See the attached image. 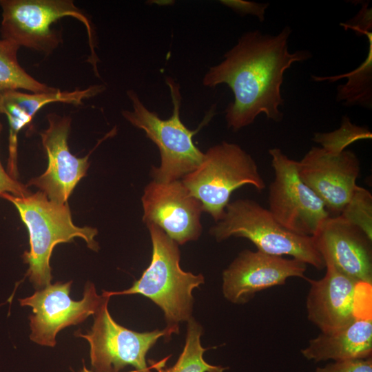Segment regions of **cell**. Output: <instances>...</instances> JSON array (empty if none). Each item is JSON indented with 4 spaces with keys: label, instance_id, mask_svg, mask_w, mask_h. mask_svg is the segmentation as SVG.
Listing matches in <instances>:
<instances>
[{
    "label": "cell",
    "instance_id": "6da1fadb",
    "mask_svg": "<svg viewBox=\"0 0 372 372\" xmlns=\"http://www.w3.org/2000/svg\"><path fill=\"white\" fill-rule=\"evenodd\" d=\"M291 32L286 26L276 35L263 34L259 30L245 33L225 54V59L204 76V86L225 83L234 93V101L225 109L229 128L238 131L248 126L261 113L273 121H282L278 107L284 103L280 90L284 72L293 63L312 56L307 50L289 51Z\"/></svg>",
    "mask_w": 372,
    "mask_h": 372
},
{
    "label": "cell",
    "instance_id": "7a4b0ae2",
    "mask_svg": "<svg viewBox=\"0 0 372 372\" xmlns=\"http://www.w3.org/2000/svg\"><path fill=\"white\" fill-rule=\"evenodd\" d=\"M0 197L11 202L17 209L29 234L30 251L22 255L29 265L25 273L37 289L51 285L52 279L50 259L54 247L70 242L76 237L83 238L90 249L97 251L99 243L94 240L96 228L77 227L72 219L68 203L50 201L42 192L25 196H15L2 193Z\"/></svg>",
    "mask_w": 372,
    "mask_h": 372
},
{
    "label": "cell",
    "instance_id": "3957f363",
    "mask_svg": "<svg viewBox=\"0 0 372 372\" xmlns=\"http://www.w3.org/2000/svg\"><path fill=\"white\" fill-rule=\"evenodd\" d=\"M146 225L152 244L149 265L130 288L103 293L110 297L141 294L163 310L167 326L178 327L179 322L192 318V291L204 283V277L183 271L180 266L178 245L157 225Z\"/></svg>",
    "mask_w": 372,
    "mask_h": 372
},
{
    "label": "cell",
    "instance_id": "277c9868",
    "mask_svg": "<svg viewBox=\"0 0 372 372\" xmlns=\"http://www.w3.org/2000/svg\"><path fill=\"white\" fill-rule=\"evenodd\" d=\"M173 103L172 116L162 119L148 110L134 90L127 92L132 101V110H123L122 115L131 125L145 132L146 136L158 147L161 154V164L152 167L153 180L169 183L180 180L196 169L201 163L204 152L194 143L193 136L204 123L211 118L210 113L198 129L187 128L180 118L181 94L180 86L171 77L165 79Z\"/></svg>",
    "mask_w": 372,
    "mask_h": 372
},
{
    "label": "cell",
    "instance_id": "5b68a950",
    "mask_svg": "<svg viewBox=\"0 0 372 372\" xmlns=\"http://www.w3.org/2000/svg\"><path fill=\"white\" fill-rule=\"evenodd\" d=\"M218 242L230 237L245 238L261 252L291 256L322 270V257L312 236H301L283 227L268 209L251 199L229 202L223 218L210 229Z\"/></svg>",
    "mask_w": 372,
    "mask_h": 372
},
{
    "label": "cell",
    "instance_id": "8992f818",
    "mask_svg": "<svg viewBox=\"0 0 372 372\" xmlns=\"http://www.w3.org/2000/svg\"><path fill=\"white\" fill-rule=\"evenodd\" d=\"M181 180L215 222L223 218L236 189L250 185L261 192L266 187L252 156L238 145L226 141L209 147L199 166Z\"/></svg>",
    "mask_w": 372,
    "mask_h": 372
},
{
    "label": "cell",
    "instance_id": "52a82bcc",
    "mask_svg": "<svg viewBox=\"0 0 372 372\" xmlns=\"http://www.w3.org/2000/svg\"><path fill=\"white\" fill-rule=\"evenodd\" d=\"M3 39L45 54L52 53L62 42L61 34L51 25L57 20L72 17L86 28L91 49L90 62L96 68L98 58L94 50L91 23L71 0H1Z\"/></svg>",
    "mask_w": 372,
    "mask_h": 372
},
{
    "label": "cell",
    "instance_id": "ba28073f",
    "mask_svg": "<svg viewBox=\"0 0 372 372\" xmlns=\"http://www.w3.org/2000/svg\"><path fill=\"white\" fill-rule=\"evenodd\" d=\"M103 300L93 315L94 323L86 333L75 335L87 340L92 367L96 372H119L132 366L137 372H151L146 355L157 340L178 333V327L167 326L163 330L139 333L118 324L111 316L107 305L110 296L103 292Z\"/></svg>",
    "mask_w": 372,
    "mask_h": 372
},
{
    "label": "cell",
    "instance_id": "9c48e42d",
    "mask_svg": "<svg viewBox=\"0 0 372 372\" xmlns=\"http://www.w3.org/2000/svg\"><path fill=\"white\" fill-rule=\"evenodd\" d=\"M274 178L269 189V211L285 229L313 236L330 215L323 201L300 178L297 161L279 148L269 150Z\"/></svg>",
    "mask_w": 372,
    "mask_h": 372
},
{
    "label": "cell",
    "instance_id": "30bf717a",
    "mask_svg": "<svg viewBox=\"0 0 372 372\" xmlns=\"http://www.w3.org/2000/svg\"><path fill=\"white\" fill-rule=\"evenodd\" d=\"M72 281L56 282L32 296L19 299L21 306L30 307L33 313L29 317L32 341L53 347L56 336L63 329L83 322L94 315L103 300L98 295L93 283L87 282L83 298L73 300L70 296Z\"/></svg>",
    "mask_w": 372,
    "mask_h": 372
},
{
    "label": "cell",
    "instance_id": "8fae6325",
    "mask_svg": "<svg viewBox=\"0 0 372 372\" xmlns=\"http://www.w3.org/2000/svg\"><path fill=\"white\" fill-rule=\"evenodd\" d=\"M141 201L143 221L159 227L178 245L196 240L201 235L202 204L182 180L169 183L152 180L145 187Z\"/></svg>",
    "mask_w": 372,
    "mask_h": 372
},
{
    "label": "cell",
    "instance_id": "7c38bea8",
    "mask_svg": "<svg viewBox=\"0 0 372 372\" xmlns=\"http://www.w3.org/2000/svg\"><path fill=\"white\" fill-rule=\"evenodd\" d=\"M307 264L249 249L241 251L223 273L224 297L234 304H244L266 289L285 285L291 277L305 278Z\"/></svg>",
    "mask_w": 372,
    "mask_h": 372
},
{
    "label": "cell",
    "instance_id": "4fadbf2b",
    "mask_svg": "<svg viewBox=\"0 0 372 372\" xmlns=\"http://www.w3.org/2000/svg\"><path fill=\"white\" fill-rule=\"evenodd\" d=\"M297 169L301 180L323 201L329 212L339 215L358 186L360 163L350 150L333 154L313 147L297 161Z\"/></svg>",
    "mask_w": 372,
    "mask_h": 372
},
{
    "label": "cell",
    "instance_id": "5bb4252c",
    "mask_svg": "<svg viewBox=\"0 0 372 372\" xmlns=\"http://www.w3.org/2000/svg\"><path fill=\"white\" fill-rule=\"evenodd\" d=\"M48 127L41 133L48 159L45 172L32 178L26 186H34L50 201L65 204L74 189L86 174L88 156L78 158L72 154L68 144L71 118L54 113L47 116Z\"/></svg>",
    "mask_w": 372,
    "mask_h": 372
},
{
    "label": "cell",
    "instance_id": "9a60e30c",
    "mask_svg": "<svg viewBox=\"0 0 372 372\" xmlns=\"http://www.w3.org/2000/svg\"><path fill=\"white\" fill-rule=\"evenodd\" d=\"M312 238L324 263H331L360 284L371 285L372 240L358 227L340 215L329 216Z\"/></svg>",
    "mask_w": 372,
    "mask_h": 372
},
{
    "label": "cell",
    "instance_id": "2e32d148",
    "mask_svg": "<svg viewBox=\"0 0 372 372\" xmlns=\"http://www.w3.org/2000/svg\"><path fill=\"white\" fill-rule=\"evenodd\" d=\"M325 275L319 280H305L310 288L306 301L308 320L323 333L336 331L357 317L355 295L360 283L326 262Z\"/></svg>",
    "mask_w": 372,
    "mask_h": 372
},
{
    "label": "cell",
    "instance_id": "e0dca14e",
    "mask_svg": "<svg viewBox=\"0 0 372 372\" xmlns=\"http://www.w3.org/2000/svg\"><path fill=\"white\" fill-rule=\"evenodd\" d=\"M105 89L103 85H91L84 90L50 92L26 93L10 90L0 94V114H5L10 126L8 171L18 172L17 135L21 130L30 124L34 115L45 105L52 103L81 105L83 100L94 96Z\"/></svg>",
    "mask_w": 372,
    "mask_h": 372
},
{
    "label": "cell",
    "instance_id": "ac0fdd59",
    "mask_svg": "<svg viewBox=\"0 0 372 372\" xmlns=\"http://www.w3.org/2000/svg\"><path fill=\"white\" fill-rule=\"evenodd\" d=\"M314 362L364 359L372 353L371 316H358L347 326L332 333H320L301 350Z\"/></svg>",
    "mask_w": 372,
    "mask_h": 372
},
{
    "label": "cell",
    "instance_id": "d6986e66",
    "mask_svg": "<svg viewBox=\"0 0 372 372\" xmlns=\"http://www.w3.org/2000/svg\"><path fill=\"white\" fill-rule=\"evenodd\" d=\"M369 41V51L364 61L356 69L349 73L332 76H311L315 81H336L347 77V83L337 88L336 99L343 101L347 106L360 105L366 108L372 107V32L364 34Z\"/></svg>",
    "mask_w": 372,
    "mask_h": 372
},
{
    "label": "cell",
    "instance_id": "ffe728a7",
    "mask_svg": "<svg viewBox=\"0 0 372 372\" xmlns=\"http://www.w3.org/2000/svg\"><path fill=\"white\" fill-rule=\"evenodd\" d=\"M19 46L0 39V94L10 90H24L32 93L50 92L56 88L38 81L20 65L17 60Z\"/></svg>",
    "mask_w": 372,
    "mask_h": 372
},
{
    "label": "cell",
    "instance_id": "44dd1931",
    "mask_svg": "<svg viewBox=\"0 0 372 372\" xmlns=\"http://www.w3.org/2000/svg\"><path fill=\"white\" fill-rule=\"evenodd\" d=\"M202 327L193 318L187 320V334L183 350L176 364L169 368H163V363H151L158 372H224L227 368L211 365L203 358L207 349L200 343Z\"/></svg>",
    "mask_w": 372,
    "mask_h": 372
},
{
    "label": "cell",
    "instance_id": "7402d4cb",
    "mask_svg": "<svg viewBox=\"0 0 372 372\" xmlns=\"http://www.w3.org/2000/svg\"><path fill=\"white\" fill-rule=\"evenodd\" d=\"M371 138L369 129L353 124L349 116H344L340 128L331 132L316 133L313 141L320 143L327 152L338 154L357 141Z\"/></svg>",
    "mask_w": 372,
    "mask_h": 372
},
{
    "label": "cell",
    "instance_id": "603a6c76",
    "mask_svg": "<svg viewBox=\"0 0 372 372\" xmlns=\"http://www.w3.org/2000/svg\"><path fill=\"white\" fill-rule=\"evenodd\" d=\"M339 215L358 227L372 240V196L369 191L357 186Z\"/></svg>",
    "mask_w": 372,
    "mask_h": 372
},
{
    "label": "cell",
    "instance_id": "cb8c5ba5",
    "mask_svg": "<svg viewBox=\"0 0 372 372\" xmlns=\"http://www.w3.org/2000/svg\"><path fill=\"white\" fill-rule=\"evenodd\" d=\"M316 372H372V358L335 361L317 367Z\"/></svg>",
    "mask_w": 372,
    "mask_h": 372
},
{
    "label": "cell",
    "instance_id": "d4e9b609",
    "mask_svg": "<svg viewBox=\"0 0 372 372\" xmlns=\"http://www.w3.org/2000/svg\"><path fill=\"white\" fill-rule=\"evenodd\" d=\"M220 2L241 15L256 16L260 21L265 20V10L269 5L268 3H259L242 0H222Z\"/></svg>",
    "mask_w": 372,
    "mask_h": 372
},
{
    "label": "cell",
    "instance_id": "484cf974",
    "mask_svg": "<svg viewBox=\"0 0 372 372\" xmlns=\"http://www.w3.org/2000/svg\"><path fill=\"white\" fill-rule=\"evenodd\" d=\"M362 5L361 10L354 18L341 23L345 30L351 29L358 35L364 34L372 30L371 8H369V3H362Z\"/></svg>",
    "mask_w": 372,
    "mask_h": 372
},
{
    "label": "cell",
    "instance_id": "4316f807",
    "mask_svg": "<svg viewBox=\"0 0 372 372\" xmlns=\"http://www.w3.org/2000/svg\"><path fill=\"white\" fill-rule=\"evenodd\" d=\"M2 128L0 122V134ZM2 193H8L15 196H25L32 194L26 185L21 183L5 171L0 161V194Z\"/></svg>",
    "mask_w": 372,
    "mask_h": 372
},
{
    "label": "cell",
    "instance_id": "83f0119b",
    "mask_svg": "<svg viewBox=\"0 0 372 372\" xmlns=\"http://www.w3.org/2000/svg\"><path fill=\"white\" fill-rule=\"evenodd\" d=\"M79 372H96V371H90V370L87 369L85 367V365H83V369ZM129 372H137V371L134 370V371H129Z\"/></svg>",
    "mask_w": 372,
    "mask_h": 372
}]
</instances>
